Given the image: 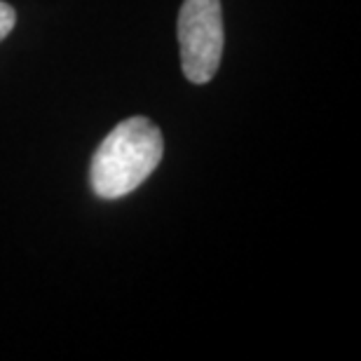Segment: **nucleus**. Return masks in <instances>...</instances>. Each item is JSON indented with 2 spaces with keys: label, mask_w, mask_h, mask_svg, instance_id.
<instances>
[{
  "label": "nucleus",
  "mask_w": 361,
  "mask_h": 361,
  "mask_svg": "<svg viewBox=\"0 0 361 361\" xmlns=\"http://www.w3.org/2000/svg\"><path fill=\"white\" fill-rule=\"evenodd\" d=\"M14 24H17V12H14V7L0 0V42L12 33Z\"/></svg>",
  "instance_id": "nucleus-3"
},
{
  "label": "nucleus",
  "mask_w": 361,
  "mask_h": 361,
  "mask_svg": "<svg viewBox=\"0 0 361 361\" xmlns=\"http://www.w3.org/2000/svg\"><path fill=\"white\" fill-rule=\"evenodd\" d=\"M164 153L160 127L148 118L120 122L92 157L90 183L101 200H118L136 190L155 171Z\"/></svg>",
  "instance_id": "nucleus-1"
},
{
  "label": "nucleus",
  "mask_w": 361,
  "mask_h": 361,
  "mask_svg": "<svg viewBox=\"0 0 361 361\" xmlns=\"http://www.w3.org/2000/svg\"><path fill=\"white\" fill-rule=\"evenodd\" d=\"M221 0H183L178 12V45L183 75L195 85H207L216 75L223 56Z\"/></svg>",
  "instance_id": "nucleus-2"
}]
</instances>
